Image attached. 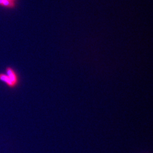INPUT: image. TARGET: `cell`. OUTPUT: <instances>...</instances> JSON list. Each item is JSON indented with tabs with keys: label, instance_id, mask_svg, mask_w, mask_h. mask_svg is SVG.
Wrapping results in <instances>:
<instances>
[{
	"label": "cell",
	"instance_id": "obj_1",
	"mask_svg": "<svg viewBox=\"0 0 153 153\" xmlns=\"http://www.w3.org/2000/svg\"><path fill=\"white\" fill-rule=\"evenodd\" d=\"M6 71L7 76H9L14 87L15 88L18 85V81H19L18 76L16 72L13 68H11V67H7L6 69Z\"/></svg>",
	"mask_w": 153,
	"mask_h": 153
},
{
	"label": "cell",
	"instance_id": "obj_2",
	"mask_svg": "<svg viewBox=\"0 0 153 153\" xmlns=\"http://www.w3.org/2000/svg\"><path fill=\"white\" fill-rule=\"evenodd\" d=\"M0 81H2V82H4L9 88H14L12 82L10 81V79H9V76H7L6 74L0 73Z\"/></svg>",
	"mask_w": 153,
	"mask_h": 153
},
{
	"label": "cell",
	"instance_id": "obj_3",
	"mask_svg": "<svg viewBox=\"0 0 153 153\" xmlns=\"http://www.w3.org/2000/svg\"><path fill=\"white\" fill-rule=\"evenodd\" d=\"M16 2L10 1L9 0H4L3 3L2 4L1 6L7 7V8H10V9H13L16 7Z\"/></svg>",
	"mask_w": 153,
	"mask_h": 153
},
{
	"label": "cell",
	"instance_id": "obj_4",
	"mask_svg": "<svg viewBox=\"0 0 153 153\" xmlns=\"http://www.w3.org/2000/svg\"><path fill=\"white\" fill-rule=\"evenodd\" d=\"M9 1H13V2H16V0H9Z\"/></svg>",
	"mask_w": 153,
	"mask_h": 153
}]
</instances>
